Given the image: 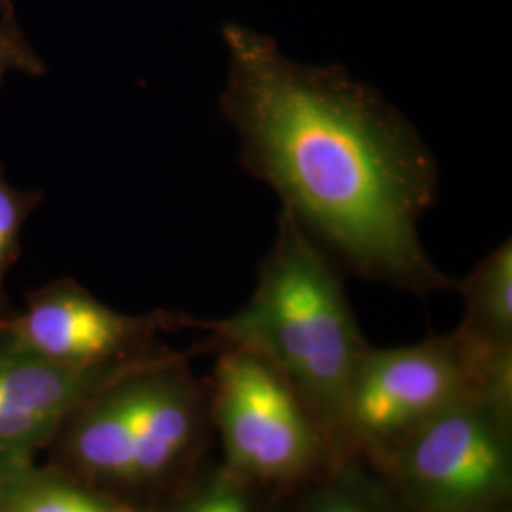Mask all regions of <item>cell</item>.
I'll return each mask as SVG.
<instances>
[{"mask_svg":"<svg viewBox=\"0 0 512 512\" xmlns=\"http://www.w3.org/2000/svg\"><path fill=\"white\" fill-rule=\"evenodd\" d=\"M370 465L408 512H494L509 507L512 412L478 395L465 397Z\"/></svg>","mask_w":512,"mask_h":512,"instance_id":"277c9868","label":"cell"},{"mask_svg":"<svg viewBox=\"0 0 512 512\" xmlns=\"http://www.w3.org/2000/svg\"><path fill=\"white\" fill-rule=\"evenodd\" d=\"M207 401L220 461L272 495L323 473L338 454L329 437L272 366L243 349H219Z\"/></svg>","mask_w":512,"mask_h":512,"instance_id":"3957f363","label":"cell"},{"mask_svg":"<svg viewBox=\"0 0 512 512\" xmlns=\"http://www.w3.org/2000/svg\"><path fill=\"white\" fill-rule=\"evenodd\" d=\"M277 495L232 473L220 459H207L181 490L154 512H275Z\"/></svg>","mask_w":512,"mask_h":512,"instance_id":"8fae6325","label":"cell"},{"mask_svg":"<svg viewBox=\"0 0 512 512\" xmlns=\"http://www.w3.org/2000/svg\"><path fill=\"white\" fill-rule=\"evenodd\" d=\"M27 465V463H6V461H0V512L4 507V501H6V494L10 490V484L14 480V476L18 475L19 469Z\"/></svg>","mask_w":512,"mask_h":512,"instance_id":"5bb4252c","label":"cell"},{"mask_svg":"<svg viewBox=\"0 0 512 512\" xmlns=\"http://www.w3.org/2000/svg\"><path fill=\"white\" fill-rule=\"evenodd\" d=\"M494 512H512V505H509V507H503V509H497V511Z\"/></svg>","mask_w":512,"mask_h":512,"instance_id":"2e32d148","label":"cell"},{"mask_svg":"<svg viewBox=\"0 0 512 512\" xmlns=\"http://www.w3.org/2000/svg\"><path fill=\"white\" fill-rule=\"evenodd\" d=\"M275 512L408 511L370 463L357 454H344L306 484L277 495Z\"/></svg>","mask_w":512,"mask_h":512,"instance_id":"9c48e42d","label":"cell"},{"mask_svg":"<svg viewBox=\"0 0 512 512\" xmlns=\"http://www.w3.org/2000/svg\"><path fill=\"white\" fill-rule=\"evenodd\" d=\"M475 395L454 332L403 348H368L349 385L344 450L378 463L406 437Z\"/></svg>","mask_w":512,"mask_h":512,"instance_id":"5b68a950","label":"cell"},{"mask_svg":"<svg viewBox=\"0 0 512 512\" xmlns=\"http://www.w3.org/2000/svg\"><path fill=\"white\" fill-rule=\"evenodd\" d=\"M44 202L42 190H23L8 181L0 162V317L6 311L4 281L21 255V232L25 222Z\"/></svg>","mask_w":512,"mask_h":512,"instance_id":"7c38bea8","label":"cell"},{"mask_svg":"<svg viewBox=\"0 0 512 512\" xmlns=\"http://www.w3.org/2000/svg\"><path fill=\"white\" fill-rule=\"evenodd\" d=\"M222 40L220 110L283 211L349 274L418 296L456 287L421 245L439 171L403 114L344 67L302 65L255 29L226 23Z\"/></svg>","mask_w":512,"mask_h":512,"instance_id":"6da1fadb","label":"cell"},{"mask_svg":"<svg viewBox=\"0 0 512 512\" xmlns=\"http://www.w3.org/2000/svg\"><path fill=\"white\" fill-rule=\"evenodd\" d=\"M2 512H154L76 476L35 473L29 463L14 476Z\"/></svg>","mask_w":512,"mask_h":512,"instance_id":"30bf717a","label":"cell"},{"mask_svg":"<svg viewBox=\"0 0 512 512\" xmlns=\"http://www.w3.org/2000/svg\"><path fill=\"white\" fill-rule=\"evenodd\" d=\"M156 355L124 365H55L21 348L0 325V461L27 463L80 404Z\"/></svg>","mask_w":512,"mask_h":512,"instance_id":"52a82bcc","label":"cell"},{"mask_svg":"<svg viewBox=\"0 0 512 512\" xmlns=\"http://www.w3.org/2000/svg\"><path fill=\"white\" fill-rule=\"evenodd\" d=\"M8 73L44 76V61L21 31L18 21H0V84Z\"/></svg>","mask_w":512,"mask_h":512,"instance_id":"4fadbf2b","label":"cell"},{"mask_svg":"<svg viewBox=\"0 0 512 512\" xmlns=\"http://www.w3.org/2000/svg\"><path fill=\"white\" fill-rule=\"evenodd\" d=\"M0 21H18L12 0H0Z\"/></svg>","mask_w":512,"mask_h":512,"instance_id":"9a60e30c","label":"cell"},{"mask_svg":"<svg viewBox=\"0 0 512 512\" xmlns=\"http://www.w3.org/2000/svg\"><path fill=\"white\" fill-rule=\"evenodd\" d=\"M0 325L21 348L50 363L92 368L148 359L165 349L160 334L200 329L202 319L165 310L128 315L73 279H59L29 294L25 308L0 317Z\"/></svg>","mask_w":512,"mask_h":512,"instance_id":"8992f818","label":"cell"},{"mask_svg":"<svg viewBox=\"0 0 512 512\" xmlns=\"http://www.w3.org/2000/svg\"><path fill=\"white\" fill-rule=\"evenodd\" d=\"M340 268L285 211L241 310L203 321V353L249 351L274 368L344 456V408L366 349Z\"/></svg>","mask_w":512,"mask_h":512,"instance_id":"7a4b0ae2","label":"cell"},{"mask_svg":"<svg viewBox=\"0 0 512 512\" xmlns=\"http://www.w3.org/2000/svg\"><path fill=\"white\" fill-rule=\"evenodd\" d=\"M465 315L454 330L459 344L473 351H512V245L501 243L475 270L456 281Z\"/></svg>","mask_w":512,"mask_h":512,"instance_id":"ba28073f","label":"cell"}]
</instances>
